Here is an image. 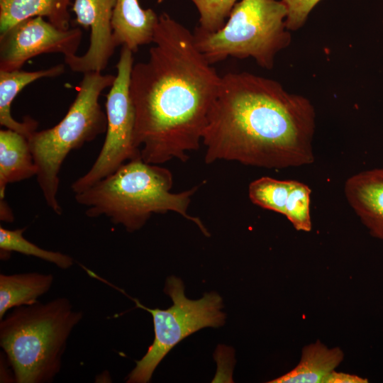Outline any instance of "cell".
I'll list each match as a JSON object with an SVG mask.
<instances>
[{
	"mask_svg": "<svg viewBox=\"0 0 383 383\" xmlns=\"http://www.w3.org/2000/svg\"><path fill=\"white\" fill-rule=\"evenodd\" d=\"M152 44L147 60L131 71L135 146L147 163L184 162L200 147L221 76L194 33L166 13L159 15Z\"/></svg>",
	"mask_w": 383,
	"mask_h": 383,
	"instance_id": "1",
	"label": "cell"
},
{
	"mask_svg": "<svg viewBox=\"0 0 383 383\" xmlns=\"http://www.w3.org/2000/svg\"><path fill=\"white\" fill-rule=\"evenodd\" d=\"M315 111L306 98L247 72L221 76L201 143L204 161L267 169L314 161Z\"/></svg>",
	"mask_w": 383,
	"mask_h": 383,
	"instance_id": "2",
	"label": "cell"
},
{
	"mask_svg": "<svg viewBox=\"0 0 383 383\" xmlns=\"http://www.w3.org/2000/svg\"><path fill=\"white\" fill-rule=\"evenodd\" d=\"M172 185L173 176L168 169L137 157L88 189L74 194V199L86 208L88 217L105 216L128 232L140 229L153 213L171 211L194 222L204 235L209 236L202 221L188 213L198 186L172 193Z\"/></svg>",
	"mask_w": 383,
	"mask_h": 383,
	"instance_id": "3",
	"label": "cell"
},
{
	"mask_svg": "<svg viewBox=\"0 0 383 383\" xmlns=\"http://www.w3.org/2000/svg\"><path fill=\"white\" fill-rule=\"evenodd\" d=\"M83 313L60 297L13 308L0 322V345L17 383L52 382L67 340Z\"/></svg>",
	"mask_w": 383,
	"mask_h": 383,
	"instance_id": "4",
	"label": "cell"
},
{
	"mask_svg": "<svg viewBox=\"0 0 383 383\" xmlns=\"http://www.w3.org/2000/svg\"><path fill=\"white\" fill-rule=\"evenodd\" d=\"M116 75L99 72L83 74L78 91L66 115L55 126L35 131L28 138L37 167L36 179L47 205L57 215L59 173L67 155L106 131L107 118L99 102Z\"/></svg>",
	"mask_w": 383,
	"mask_h": 383,
	"instance_id": "5",
	"label": "cell"
},
{
	"mask_svg": "<svg viewBox=\"0 0 383 383\" xmlns=\"http://www.w3.org/2000/svg\"><path fill=\"white\" fill-rule=\"evenodd\" d=\"M287 16L282 0H240L217 31L195 28V43L211 65L229 57H252L260 67L271 70L276 55L291 42Z\"/></svg>",
	"mask_w": 383,
	"mask_h": 383,
	"instance_id": "6",
	"label": "cell"
},
{
	"mask_svg": "<svg viewBox=\"0 0 383 383\" xmlns=\"http://www.w3.org/2000/svg\"><path fill=\"white\" fill-rule=\"evenodd\" d=\"M165 292L173 302L166 310L149 309L133 299L138 307L152 315L155 338L146 354L136 361L128 383L148 382L159 363L178 343L203 328L219 327L225 323L222 299L218 294L211 292L198 300L189 299L182 280L174 276L167 279Z\"/></svg>",
	"mask_w": 383,
	"mask_h": 383,
	"instance_id": "7",
	"label": "cell"
},
{
	"mask_svg": "<svg viewBox=\"0 0 383 383\" xmlns=\"http://www.w3.org/2000/svg\"><path fill=\"white\" fill-rule=\"evenodd\" d=\"M133 53L126 46H122L116 65V78L106 96L105 140L89 170L72 184L71 189L74 194L83 192L111 174L126 162L140 157L134 143L135 116L130 95Z\"/></svg>",
	"mask_w": 383,
	"mask_h": 383,
	"instance_id": "8",
	"label": "cell"
},
{
	"mask_svg": "<svg viewBox=\"0 0 383 383\" xmlns=\"http://www.w3.org/2000/svg\"><path fill=\"white\" fill-rule=\"evenodd\" d=\"M82 35L78 27L60 29L40 16L24 20L0 34V70H21L42 54L76 55Z\"/></svg>",
	"mask_w": 383,
	"mask_h": 383,
	"instance_id": "9",
	"label": "cell"
},
{
	"mask_svg": "<svg viewBox=\"0 0 383 383\" xmlns=\"http://www.w3.org/2000/svg\"><path fill=\"white\" fill-rule=\"evenodd\" d=\"M115 0H74L72 10L77 25L90 28L89 45L82 55L64 57L65 62L75 72H101L117 47L111 20Z\"/></svg>",
	"mask_w": 383,
	"mask_h": 383,
	"instance_id": "10",
	"label": "cell"
},
{
	"mask_svg": "<svg viewBox=\"0 0 383 383\" xmlns=\"http://www.w3.org/2000/svg\"><path fill=\"white\" fill-rule=\"evenodd\" d=\"M346 199L370 234L383 239V168L366 170L347 179Z\"/></svg>",
	"mask_w": 383,
	"mask_h": 383,
	"instance_id": "11",
	"label": "cell"
},
{
	"mask_svg": "<svg viewBox=\"0 0 383 383\" xmlns=\"http://www.w3.org/2000/svg\"><path fill=\"white\" fill-rule=\"evenodd\" d=\"M159 16L151 9H143L139 0H115L111 25L117 46L133 52L152 43Z\"/></svg>",
	"mask_w": 383,
	"mask_h": 383,
	"instance_id": "12",
	"label": "cell"
},
{
	"mask_svg": "<svg viewBox=\"0 0 383 383\" xmlns=\"http://www.w3.org/2000/svg\"><path fill=\"white\" fill-rule=\"evenodd\" d=\"M63 64L37 70L12 71L0 70V125L7 129L16 131L28 138L36 131L38 123L30 116H26L22 122L15 120L11 113V106L20 91L30 83L42 79L60 76L65 72Z\"/></svg>",
	"mask_w": 383,
	"mask_h": 383,
	"instance_id": "13",
	"label": "cell"
},
{
	"mask_svg": "<svg viewBox=\"0 0 383 383\" xmlns=\"http://www.w3.org/2000/svg\"><path fill=\"white\" fill-rule=\"evenodd\" d=\"M37 167L28 138L11 129L0 131V200L8 184L36 176Z\"/></svg>",
	"mask_w": 383,
	"mask_h": 383,
	"instance_id": "14",
	"label": "cell"
},
{
	"mask_svg": "<svg viewBox=\"0 0 383 383\" xmlns=\"http://www.w3.org/2000/svg\"><path fill=\"white\" fill-rule=\"evenodd\" d=\"M70 4L71 0H0V34L24 20L38 16L67 30L70 26Z\"/></svg>",
	"mask_w": 383,
	"mask_h": 383,
	"instance_id": "15",
	"label": "cell"
},
{
	"mask_svg": "<svg viewBox=\"0 0 383 383\" xmlns=\"http://www.w3.org/2000/svg\"><path fill=\"white\" fill-rule=\"evenodd\" d=\"M344 354L338 347L332 348L317 340L304 347L299 362L287 373L269 383H324L326 378L340 364Z\"/></svg>",
	"mask_w": 383,
	"mask_h": 383,
	"instance_id": "16",
	"label": "cell"
},
{
	"mask_svg": "<svg viewBox=\"0 0 383 383\" xmlns=\"http://www.w3.org/2000/svg\"><path fill=\"white\" fill-rule=\"evenodd\" d=\"M51 274L38 272L0 274V320L8 310L38 301L52 285Z\"/></svg>",
	"mask_w": 383,
	"mask_h": 383,
	"instance_id": "17",
	"label": "cell"
},
{
	"mask_svg": "<svg viewBox=\"0 0 383 383\" xmlns=\"http://www.w3.org/2000/svg\"><path fill=\"white\" fill-rule=\"evenodd\" d=\"M26 228L9 230L0 227V249L3 252H17L33 256L55 264L59 268L66 270L74 264V260L68 255L47 250L28 241L23 236Z\"/></svg>",
	"mask_w": 383,
	"mask_h": 383,
	"instance_id": "18",
	"label": "cell"
},
{
	"mask_svg": "<svg viewBox=\"0 0 383 383\" xmlns=\"http://www.w3.org/2000/svg\"><path fill=\"white\" fill-rule=\"evenodd\" d=\"M293 184L294 180L260 177L249 184V199L252 204L262 209L284 215Z\"/></svg>",
	"mask_w": 383,
	"mask_h": 383,
	"instance_id": "19",
	"label": "cell"
},
{
	"mask_svg": "<svg viewBox=\"0 0 383 383\" xmlns=\"http://www.w3.org/2000/svg\"><path fill=\"white\" fill-rule=\"evenodd\" d=\"M311 190L306 184L294 180L284 216L297 231L309 232L311 230Z\"/></svg>",
	"mask_w": 383,
	"mask_h": 383,
	"instance_id": "20",
	"label": "cell"
},
{
	"mask_svg": "<svg viewBox=\"0 0 383 383\" xmlns=\"http://www.w3.org/2000/svg\"><path fill=\"white\" fill-rule=\"evenodd\" d=\"M199 14L196 29L204 32H216L225 24L238 0H190Z\"/></svg>",
	"mask_w": 383,
	"mask_h": 383,
	"instance_id": "21",
	"label": "cell"
},
{
	"mask_svg": "<svg viewBox=\"0 0 383 383\" xmlns=\"http://www.w3.org/2000/svg\"><path fill=\"white\" fill-rule=\"evenodd\" d=\"M321 0H282L287 10V28L289 31L301 28L310 12Z\"/></svg>",
	"mask_w": 383,
	"mask_h": 383,
	"instance_id": "22",
	"label": "cell"
},
{
	"mask_svg": "<svg viewBox=\"0 0 383 383\" xmlns=\"http://www.w3.org/2000/svg\"><path fill=\"white\" fill-rule=\"evenodd\" d=\"M368 379L356 374L333 370L326 378L324 383H367Z\"/></svg>",
	"mask_w": 383,
	"mask_h": 383,
	"instance_id": "23",
	"label": "cell"
},
{
	"mask_svg": "<svg viewBox=\"0 0 383 383\" xmlns=\"http://www.w3.org/2000/svg\"><path fill=\"white\" fill-rule=\"evenodd\" d=\"M0 218L3 221L12 222L13 221V214L9 208V205L4 199L0 200Z\"/></svg>",
	"mask_w": 383,
	"mask_h": 383,
	"instance_id": "24",
	"label": "cell"
},
{
	"mask_svg": "<svg viewBox=\"0 0 383 383\" xmlns=\"http://www.w3.org/2000/svg\"><path fill=\"white\" fill-rule=\"evenodd\" d=\"M382 240H383V239H382Z\"/></svg>",
	"mask_w": 383,
	"mask_h": 383,
	"instance_id": "25",
	"label": "cell"
}]
</instances>
